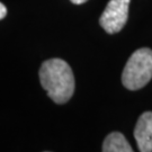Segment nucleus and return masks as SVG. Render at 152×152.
Instances as JSON below:
<instances>
[{
    "instance_id": "f257e3e1",
    "label": "nucleus",
    "mask_w": 152,
    "mask_h": 152,
    "mask_svg": "<svg viewBox=\"0 0 152 152\" xmlns=\"http://www.w3.org/2000/svg\"><path fill=\"white\" fill-rule=\"evenodd\" d=\"M39 80L49 97L56 104H65L75 92V77L70 65L62 59H50L39 69Z\"/></svg>"
},
{
    "instance_id": "39448f33",
    "label": "nucleus",
    "mask_w": 152,
    "mask_h": 152,
    "mask_svg": "<svg viewBox=\"0 0 152 152\" xmlns=\"http://www.w3.org/2000/svg\"><path fill=\"white\" fill-rule=\"evenodd\" d=\"M104 152H132L130 143L120 132H113L106 136L103 143Z\"/></svg>"
},
{
    "instance_id": "7ed1b4c3",
    "label": "nucleus",
    "mask_w": 152,
    "mask_h": 152,
    "mask_svg": "<svg viewBox=\"0 0 152 152\" xmlns=\"http://www.w3.org/2000/svg\"><path fill=\"white\" fill-rule=\"evenodd\" d=\"M131 0H109L99 18L100 26L108 33L115 34L122 31L129 18Z\"/></svg>"
},
{
    "instance_id": "20e7f679",
    "label": "nucleus",
    "mask_w": 152,
    "mask_h": 152,
    "mask_svg": "<svg viewBox=\"0 0 152 152\" xmlns=\"http://www.w3.org/2000/svg\"><path fill=\"white\" fill-rule=\"evenodd\" d=\"M134 137L141 152H152V112L140 116L134 129Z\"/></svg>"
},
{
    "instance_id": "423d86ee",
    "label": "nucleus",
    "mask_w": 152,
    "mask_h": 152,
    "mask_svg": "<svg viewBox=\"0 0 152 152\" xmlns=\"http://www.w3.org/2000/svg\"><path fill=\"white\" fill-rule=\"evenodd\" d=\"M6 15H7V8H6L5 6L0 2V19L5 18Z\"/></svg>"
},
{
    "instance_id": "0eeeda50",
    "label": "nucleus",
    "mask_w": 152,
    "mask_h": 152,
    "mask_svg": "<svg viewBox=\"0 0 152 152\" xmlns=\"http://www.w3.org/2000/svg\"><path fill=\"white\" fill-rule=\"evenodd\" d=\"M70 1L75 5H81V4H85L88 0H70Z\"/></svg>"
},
{
    "instance_id": "f03ea898",
    "label": "nucleus",
    "mask_w": 152,
    "mask_h": 152,
    "mask_svg": "<svg viewBox=\"0 0 152 152\" xmlns=\"http://www.w3.org/2000/svg\"><path fill=\"white\" fill-rule=\"evenodd\" d=\"M152 79V50H136L126 62L122 82L129 90H139Z\"/></svg>"
}]
</instances>
